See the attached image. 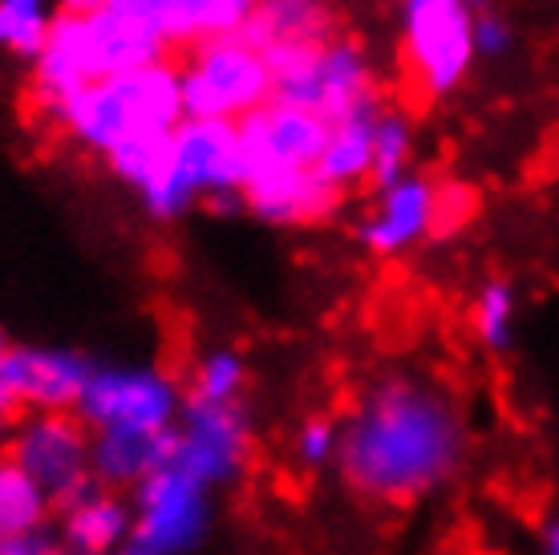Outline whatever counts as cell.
<instances>
[{
    "instance_id": "obj_32",
    "label": "cell",
    "mask_w": 559,
    "mask_h": 555,
    "mask_svg": "<svg viewBox=\"0 0 559 555\" xmlns=\"http://www.w3.org/2000/svg\"><path fill=\"white\" fill-rule=\"evenodd\" d=\"M4 349H9V345H4V333H0V353H4Z\"/></svg>"
},
{
    "instance_id": "obj_19",
    "label": "cell",
    "mask_w": 559,
    "mask_h": 555,
    "mask_svg": "<svg viewBox=\"0 0 559 555\" xmlns=\"http://www.w3.org/2000/svg\"><path fill=\"white\" fill-rule=\"evenodd\" d=\"M409 163H414V126H409V114L381 110L378 130H373V170H369L373 191L409 175L414 170Z\"/></svg>"
},
{
    "instance_id": "obj_5",
    "label": "cell",
    "mask_w": 559,
    "mask_h": 555,
    "mask_svg": "<svg viewBox=\"0 0 559 555\" xmlns=\"http://www.w3.org/2000/svg\"><path fill=\"white\" fill-rule=\"evenodd\" d=\"M182 114L199 122H239L272 102V73L260 49L243 37L195 45L179 66Z\"/></svg>"
},
{
    "instance_id": "obj_7",
    "label": "cell",
    "mask_w": 559,
    "mask_h": 555,
    "mask_svg": "<svg viewBox=\"0 0 559 555\" xmlns=\"http://www.w3.org/2000/svg\"><path fill=\"white\" fill-rule=\"evenodd\" d=\"M90 426L82 414L70 410H45L21 426L9 446V459L45 491V499L61 511L90 499Z\"/></svg>"
},
{
    "instance_id": "obj_6",
    "label": "cell",
    "mask_w": 559,
    "mask_h": 555,
    "mask_svg": "<svg viewBox=\"0 0 559 555\" xmlns=\"http://www.w3.org/2000/svg\"><path fill=\"white\" fill-rule=\"evenodd\" d=\"M406 66L421 97H450L466 82L475 54V13L466 0H397Z\"/></svg>"
},
{
    "instance_id": "obj_31",
    "label": "cell",
    "mask_w": 559,
    "mask_h": 555,
    "mask_svg": "<svg viewBox=\"0 0 559 555\" xmlns=\"http://www.w3.org/2000/svg\"><path fill=\"white\" fill-rule=\"evenodd\" d=\"M466 4H471V13H487V9H495V0H466Z\"/></svg>"
},
{
    "instance_id": "obj_11",
    "label": "cell",
    "mask_w": 559,
    "mask_h": 555,
    "mask_svg": "<svg viewBox=\"0 0 559 555\" xmlns=\"http://www.w3.org/2000/svg\"><path fill=\"white\" fill-rule=\"evenodd\" d=\"M243 208L255 220L276 223V227H300V223L329 220L345 194L333 191L317 170H264L243 182Z\"/></svg>"
},
{
    "instance_id": "obj_26",
    "label": "cell",
    "mask_w": 559,
    "mask_h": 555,
    "mask_svg": "<svg viewBox=\"0 0 559 555\" xmlns=\"http://www.w3.org/2000/svg\"><path fill=\"white\" fill-rule=\"evenodd\" d=\"M98 9L163 21V0H61V13H98Z\"/></svg>"
},
{
    "instance_id": "obj_13",
    "label": "cell",
    "mask_w": 559,
    "mask_h": 555,
    "mask_svg": "<svg viewBox=\"0 0 559 555\" xmlns=\"http://www.w3.org/2000/svg\"><path fill=\"white\" fill-rule=\"evenodd\" d=\"M179 454V442L167 430H134V426H114L98 434L94 446V467L110 483H134V479H154L170 467Z\"/></svg>"
},
{
    "instance_id": "obj_29",
    "label": "cell",
    "mask_w": 559,
    "mask_h": 555,
    "mask_svg": "<svg viewBox=\"0 0 559 555\" xmlns=\"http://www.w3.org/2000/svg\"><path fill=\"white\" fill-rule=\"evenodd\" d=\"M21 410H25V402L16 398V389L9 386V377L0 369V426H13L16 417H21Z\"/></svg>"
},
{
    "instance_id": "obj_4",
    "label": "cell",
    "mask_w": 559,
    "mask_h": 555,
    "mask_svg": "<svg viewBox=\"0 0 559 555\" xmlns=\"http://www.w3.org/2000/svg\"><path fill=\"white\" fill-rule=\"evenodd\" d=\"M248 182V163L239 151L236 122H199L182 118L167 142V154L151 182L142 187V208L158 223L182 220L203 199H239ZM243 203V199H239Z\"/></svg>"
},
{
    "instance_id": "obj_21",
    "label": "cell",
    "mask_w": 559,
    "mask_h": 555,
    "mask_svg": "<svg viewBox=\"0 0 559 555\" xmlns=\"http://www.w3.org/2000/svg\"><path fill=\"white\" fill-rule=\"evenodd\" d=\"M45 491L13 459H0V535H28L45 515Z\"/></svg>"
},
{
    "instance_id": "obj_24",
    "label": "cell",
    "mask_w": 559,
    "mask_h": 555,
    "mask_svg": "<svg viewBox=\"0 0 559 555\" xmlns=\"http://www.w3.org/2000/svg\"><path fill=\"white\" fill-rule=\"evenodd\" d=\"M243 381V362L236 353H211L195 369V402L227 405Z\"/></svg>"
},
{
    "instance_id": "obj_18",
    "label": "cell",
    "mask_w": 559,
    "mask_h": 555,
    "mask_svg": "<svg viewBox=\"0 0 559 555\" xmlns=\"http://www.w3.org/2000/svg\"><path fill=\"white\" fill-rule=\"evenodd\" d=\"M122 531H127V511H122V503H114L110 495H98V491L66 511V540H70L82 555L110 552L114 543L122 540Z\"/></svg>"
},
{
    "instance_id": "obj_23",
    "label": "cell",
    "mask_w": 559,
    "mask_h": 555,
    "mask_svg": "<svg viewBox=\"0 0 559 555\" xmlns=\"http://www.w3.org/2000/svg\"><path fill=\"white\" fill-rule=\"evenodd\" d=\"M170 134H175V130H170ZM170 134H139V139L114 146V151L106 154V167H110V175L118 182L134 187V191H142V187L151 182L154 170H158V163H163Z\"/></svg>"
},
{
    "instance_id": "obj_15",
    "label": "cell",
    "mask_w": 559,
    "mask_h": 555,
    "mask_svg": "<svg viewBox=\"0 0 559 555\" xmlns=\"http://www.w3.org/2000/svg\"><path fill=\"white\" fill-rule=\"evenodd\" d=\"M195 486L199 479L187 474L179 462H170L151 479L146 491V523H142V547L163 552L191 535L195 523Z\"/></svg>"
},
{
    "instance_id": "obj_2",
    "label": "cell",
    "mask_w": 559,
    "mask_h": 555,
    "mask_svg": "<svg viewBox=\"0 0 559 555\" xmlns=\"http://www.w3.org/2000/svg\"><path fill=\"white\" fill-rule=\"evenodd\" d=\"M170 61V37L163 21L130 13H57L41 54L33 57V97L53 114L66 97L106 78Z\"/></svg>"
},
{
    "instance_id": "obj_1",
    "label": "cell",
    "mask_w": 559,
    "mask_h": 555,
    "mask_svg": "<svg viewBox=\"0 0 559 555\" xmlns=\"http://www.w3.org/2000/svg\"><path fill=\"white\" fill-rule=\"evenodd\" d=\"M462 459V426L442 393L418 381H381L349 417L341 471L361 495L414 503Z\"/></svg>"
},
{
    "instance_id": "obj_9",
    "label": "cell",
    "mask_w": 559,
    "mask_h": 555,
    "mask_svg": "<svg viewBox=\"0 0 559 555\" xmlns=\"http://www.w3.org/2000/svg\"><path fill=\"white\" fill-rule=\"evenodd\" d=\"M170 410H175V389L167 377L151 369H102L90 377L78 402L82 422L98 430H114V426L167 430Z\"/></svg>"
},
{
    "instance_id": "obj_27",
    "label": "cell",
    "mask_w": 559,
    "mask_h": 555,
    "mask_svg": "<svg viewBox=\"0 0 559 555\" xmlns=\"http://www.w3.org/2000/svg\"><path fill=\"white\" fill-rule=\"evenodd\" d=\"M300 450H305L308 462H321L333 454V426L329 422H308L305 438H300Z\"/></svg>"
},
{
    "instance_id": "obj_30",
    "label": "cell",
    "mask_w": 559,
    "mask_h": 555,
    "mask_svg": "<svg viewBox=\"0 0 559 555\" xmlns=\"http://www.w3.org/2000/svg\"><path fill=\"white\" fill-rule=\"evenodd\" d=\"M544 555H559V519H551V523H547L544 528Z\"/></svg>"
},
{
    "instance_id": "obj_25",
    "label": "cell",
    "mask_w": 559,
    "mask_h": 555,
    "mask_svg": "<svg viewBox=\"0 0 559 555\" xmlns=\"http://www.w3.org/2000/svg\"><path fill=\"white\" fill-rule=\"evenodd\" d=\"M515 49V25L507 21L499 9H487V13L475 16V54L483 61H499Z\"/></svg>"
},
{
    "instance_id": "obj_8",
    "label": "cell",
    "mask_w": 559,
    "mask_h": 555,
    "mask_svg": "<svg viewBox=\"0 0 559 555\" xmlns=\"http://www.w3.org/2000/svg\"><path fill=\"white\" fill-rule=\"evenodd\" d=\"M329 130L321 114L288 106V102H264L260 110L236 122L239 151L248 163V179L264 175V170H317L324 146H329Z\"/></svg>"
},
{
    "instance_id": "obj_22",
    "label": "cell",
    "mask_w": 559,
    "mask_h": 555,
    "mask_svg": "<svg viewBox=\"0 0 559 555\" xmlns=\"http://www.w3.org/2000/svg\"><path fill=\"white\" fill-rule=\"evenodd\" d=\"M515 333V288L503 276L487 280L475 296V336L487 349H507Z\"/></svg>"
},
{
    "instance_id": "obj_14",
    "label": "cell",
    "mask_w": 559,
    "mask_h": 555,
    "mask_svg": "<svg viewBox=\"0 0 559 555\" xmlns=\"http://www.w3.org/2000/svg\"><path fill=\"white\" fill-rule=\"evenodd\" d=\"M252 49H272V45L293 42H333L336 16L329 0H260L255 16L239 33Z\"/></svg>"
},
{
    "instance_id": "obj_16",
    "label": "cell",
    "mask_w": 559,
    "mask_h": 555,
    "mask_svg": "<svg viewBox=\"0 0 559 555\" xmlns=\"http://www.w3.org/2000/svg\"><path fill=\"white\" fill-rule=\"evenodd\" d=\"M381 102L365 106V110L341 118V122L329 130V146H324L321 163H317V175H321L333 191L349 194L353 187L369 182V170H373V130H378L381 118Z\"/></svg>"
},
{
    "instance_id": "obj_10",
    "label": "cell",
    "mask_w": 559,
    "mask_h": 555,
    "mask_svg": "<svg viewBox=\"0 0 559 555\" xmlns=\"http://www.w3.org/2000/svg\"><path fill=\"white\" fill-rule=\"evenodd\" d=\"M438 194L442 187L421 170H409L397 182L381 187L373 211L357 227L361 248H369L373 256H397V251L433 236L438 232Z\"/></svg>"
},
{
    "instance_id": "obj_3",
    "label": "cell",
    "mask_w": 559,
    "mask_h": 555,
    "mask_svg": "<svg viewBox=\"0 0 559 555\" xmlns=\"http://www.w3.org/2000/svg\"><path fill=\"white\" fill-rule=\"evenodd\" d=\"M73 142H82L85 151L106 154L139 134H170L187 118L182 114V90H179V66L158 61L146 70L106 78L78 90L49 114Z\"/></svg>"
},
{
    "instance_id": "obj_12",
    "label": "cell",
    "mask_w": 559,
    "mask_h": 555,
    "mask_svg": "<svg viewBox=\"0 0 559 555\" xmlns=\"http://www.w3.org/2000/svg\"><path fill=\"white\" fill-rule=\"evenodd\" d=\"M0 369L16 389V398L37 410H73L82 402L85 386L94 369L78 353H57V349H4Z\"/></svg>"
},
{
    "instance_id": "obj_17",
    "label": "cell",
    "mask_w": 559,
    "mask_h": 555,
    "mask_svg": "<svg viewBox=\"0 0 559 555\" xmlns=\"http://www.w3.org/2000/svg\"><path fill=\"white\" fill-rule=\"evenodd\" d=\"M260 0H163V28L170 45H207L236 37L255 16Z\"/></svg>"
},
{
    "instance_id": "obj_20",
    "label": "cell",
    "mask_w": 559,
    "mask_h": 555,
    "mask_svg": "<svg viewBox=\"0 0 559 555\" xmlns=\"http://www.w3.org/2000/svg\"><path fill=\"white\" fill-rule=\"evenodd\" d=\"M53 16L49 0H0V49L33 61L49 37Z\"/></svg>"
},
{
    "instance_id": "obj_28",
    "label": "cell",
    "mask_w": 559,
    "mask_h": 555,
    "mask_svg": "<svg viewBox=\"0 0 559 555\" xmlns=\"http://www.w3.org/2000/svg\"><path fill=\"white\" fill-rule=\"evenodd\" d=\"M0 555H53L45 540L33 535H0Z\"/></svg>"
}]
</instances>
